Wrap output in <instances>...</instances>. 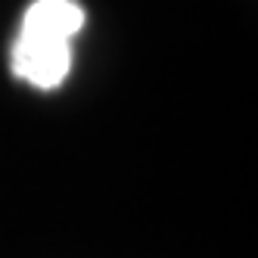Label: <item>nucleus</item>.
Returning <instances> with one entry per match:
<instances>
[{"label": "nucleus", "instance_id": "f257e3e1", "mask_svg": "<svg viewBox=\"0 0 258 258\" xmlns=\"http://www.w3.org/2000/svg\"><path fill=\"white\" fill-rule=\"evenodd\" d=\"M78 0H31L13 44V75L38 90H56L72 69V38L84 25Z\"/></svg>", "mask_w": 258, "mask_h": 258}]
</instances>
